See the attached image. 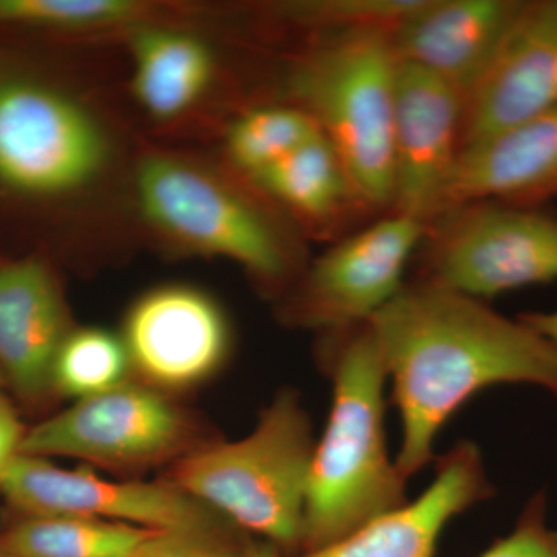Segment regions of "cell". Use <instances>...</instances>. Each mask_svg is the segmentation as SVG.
<instances>
[{
	"mask_svg": "<svg viewBox=\"0 0 557 557\" xmlns=\"http://www.w3.org/2000/svg\"><path fill=\"white\" fill-rule=\"evenodd\" d=\"M421 0H322L289 7L293 17L335 32L379 28L394 32Z\"/></svg>",
	"mask_w": 557,
	"mask_h": 557,
	"instance_id": "cb8c5ba5",
	"label": "cell"
},
{
	"mask_svg": "<svg viewBox=\"0 0 557 557\" xmlns=\"http://www.w3.org/2000/svg\"><path fill=\"white\" fill-rule=\"evenodd\" d=\"M132 370L156 391H182L214 375L230 350L222 310L196 288L171 285L149 292L124 322Z\"/></svg>",
	"mask_w": 557,
	"mask_h": 557,
	"instance_id": "8fae6325",
	"label": "cell"
},
{
	"mask_svg": "<svg viewBox=\"0 0 557 557\" xmlns=\"http://www.w3.org/2000/svg\"><path fill=\"white\" fill-rule=\"evenodd\" d=\"M0 557H16L13 555V553L10 552V549H7L3 547L2 544H0Z\"/></svg>",
	"mask_w": 557,
	"mask_h": 557,
	"instance_id": "f546056e",
	"label": "cell"
},
{
	"mask_svg": "<svg viewBox=\"0 0 557 557\" xmlns=\"http://www.w3.org/2000/svg\"><path fill=\"white\" fill-rule=\"evenodd\" d=\"M248 557H284L274 545L259 539H252L249 545Z\"/></svg>",
	"mask_w": 557,
	"mask_h": 557,
	"instance_id": "f1b7e54d",
	"label": "cell"
},
{
	"mask_svg": "<svg viewBox=\"0 0 557 557\" xmlns=\"http://www.w3.org/2000/svg\"><path fill=\"white\" fill-rule=\"evenodd\" d=\"M403 424L395 463L406 480L435 458L443 426L496 384H531L557 397V350L522 319L434 282H406L368 324Z\"/></svg>",
	"mask_w": 557,
	"mask_h": 557,
	"instance_id": "6da1fadb",
	"label": "cell"
},
{
	"mask_svg": "<svg viewBox=\"0 0 557 557\" xmlns=\"http://www.w3.org/2000/svg\"><path fill=\"white\" fill-rule=\"evenodd\" d=\"M152 533L83 516H20L0 544L16 557H135Z\"/></svg>",
	"mask_w": 557,
	"mask_h": 557,
	"instance_id": "d6986e66",
	"label": "cell"
},
{
	"mask_svg": "<svg viewBox=\"0 0 557 557\" xmlns=\"http://www.w3.org/2000/svg\"><path fill=\"white\" fill-rule=\"evenodd\" d=\"M138 104L157 120H172L203 97L214 76L207 44L188 33L141 27L131 39Z\"/></svg>",
	"mask_w": 557,
	"mask_h": 557,
	"instance_id": "ac0fdd59",
	"label": "cell"
},
{
	"mask_svg": "<svg viewBox=\"0 0 557 557\" xmlns=\"http://www.w3.org/2000/svg\"><path fill=\"white\" fill-rule=\"evenodd\" d=\"M557 196V106L460 149L435 218L475 201L537 207Z\"/></svg>",
	"mask_w": 557,
	"mask_h": 557,
	"instance_id": "2e32d148",
	"label": "cell"
},
{
	"mask_svg": "<svg viewBox=\"0 0 557 557\" xmlns=\"http://www.w3.org/2000/svg\"><path fill=\"white\" fill-rule=\"evenodd\" d=\"M25 429H22L16 410L0 392V487L11 465L21 456V443Z\"/></svg>",
	"mask_w": 557,
	"mask_h": 557,
	"instance_id": "4316f807",
	"label": "cell"
},
{
	"mask_svg": "<svg viewBox=\"0 0 557 557\" xmlns=\"http://www.w3.org/2000/svg\"><path fill=\"white\" fill-rule=\"evenodd\" d=\"M135 186L145 218L171 239L233 260L262 282L287 276V249L270 220L219 180L153 156L139 164Z\"/></svg>",
	"mask_w": 557,
	"mask_h": 557,
	"instance_id": "5b68a950",
	"label": "cell"
},
{
	"mask_svg": "<svg viewBox=\"0 0 557 557\" xmlns=\"http://www.w3.org/2000/svg\"><path fill=\"white\" fill-rule=\"evenodd\" d=\"M5 386V381H3L2 373H0V387Z\"/></svg>",
	"mask_w": 557,
	"mask_h": 557,
	"instance_id": "4dcf8cb0",
	"label": "cell"
},
{
	"mask_svg": "<svg viewBox=\"0 0 557 557\" xmlns=\"http://www.w3.org/2000/svg\"><path fill=\"white\" fill-rule=\"evenodd\" d=\"M398 57L391 32L336 33L300 69L306 112L335 149L351 193L394 203V108Z\"/></svg>",
	"mask_w": 557,
	"mask_h": 557,
	"instance_id": "277c9868",
	"label": "cell"
},
{
	"mask_svg": "<svg viewBox=\"0 0 557 557\" xmlns=\"http://www.w3.org/2000/svg\"><path fill=\"white\" fill-rule=\"evenodd\" d=\"M420 220L395 212L317 260L292 306L300 324L343 335L364 327L397 296L418 242Z\"/></svg>",
	"mask_w": 557,
	"mask_h": 557,
	"instance_id": "30bf717a",
	"label": "cell"
},
{
	"mask_svg": "<svg viewBox=\"0 0 557 557\" xmlns=\"http://www.w3.org/2000/svg\"><path fill=\"white\" fill-rule=\"evenodd\" d=\"M336 336L325 364L332 406L311 457L299 553L335 544L408 504V480L388 456L379 347L368 325Z\"/></svg>",
	"mask_w": 557,
	"mask_h": 557,
	"instance_id": "7a4b0ae2",
	"label": "cell"
},
{
	"mask_svg": "<svg viewBox=\"0 0 557 557\" xmlns=\"http://www.w3.org/2000/svg\"><path fill=\"white\" fill-rule=\"evenodd\" d=\"M322 132L304 109L260 108L240 116L228 132V152L237 168L255 178Z\"/></svg>",
	"mask_w": 557,
	"mask_h": 557,
	"instance_id": "7402d4cb",
	"label": "cell"
},
{
	"mask_svg": "<svg viewBox=\"0 0 557 557\" xmlns=\"http://www.w3.org/2000/svg\"><path fill=\"white\" fill-rule=\"evenodd\" d=\"M252 539L233 531H153L135 557H248Z\"/></svg>",
	"mask_w": 557,
	"mask_h": 557,
	"instance_id": "d4e9b609",
	"label": "cell"
},
{
	"mask_svg": "<svg viewBox=\"0 0 557 557\" xmlns=\"http://www.w3.org/2000/svg\"><path fill=\"white\" fill-rule=\"evenodd\" d=\"M520 5L522 0H421L391 33L395 53L467 100L496 58Z\"/></svg>",
	"mask_w": 557,
	"mask_h": 557,
	"instance_id": "9a60e30c",
	"label": "cell"
},
{
	"mask_svg": "<svg viewBox=\"0 0 557 557\" xmlns=\"http://www.w3.org/2000/svg\"><path fill=\"white\" fill-rule=\"evenodd\" d=\"M0 493L21 516H83L150 531L239 530L175 483L113 482L40 457H17Z\"/></svg>",
	"mask_w": 557,
	"mask_h": 557,
	"instance_id": "9c48e42d",
	"label": "cell"
},
{
	"mask_svg": "<svg viewBox=\"0 0 557 557\" xmlns=\"http://www.w3.org/2000/svg\"><path fill=\"white\" fill-rule=\"evenodd\" d=\"M519 318L527 322L530 327L536 330L537 333H541L557 350V310L533 311V313L520 314Z\"/></svg>",
	"mask_w": 557,
	"mask_h": 557,
	"instance_id": "83f0119b",
	"label": "cell"
},
{
	"mask_svg": "<svg viewBox=\"0 0 557 557\" xmlns=\"http://www.w3.org/2000/svg\"><path fill=\"white\" fill-rule=\"evenodd\" d=\"M188 417L160 391L129 383L78 399L25 431L21 456L78 458L97 467L138 469L189 453Z\"/></svg>",
	"mask_w": 557,
	"mask_h": 557,
	"instance_id": "ba28073f",
	"label": "cell"
},
{
	"mask_svg": "<svg viewBox=\"0 0 557 557\" xmlns=\"http://www.w3.org/2000/svg\"><path fill=\"white\" fill-rule=\"evenodd\" d=\"M255 180L282 203L310 218L329 215L351 190L339 157L322 134Z\"/></svg>",
	"mask_w": 557,
	"mask_h": 557,
	"instance_id": "ffe728a7",
	"label": "cell"
},
{
	"mask_svg": "<svg viewBox=\"0 0 557 557\" xmlns=\"http://www.w3.org/2000/svg\"><path fill=\"white\" fill-rule=\"evenodd\" d=\"M423 281L487 299L557 278V219L537 207L475 201L438 218Z\"/></svg>",
	"mask_w": 557,
	"mask_h": 557,
	"instance_id": "8992f818",
	"label": "cell"
},
{
	"mask_svg": "<svg viewBox=\"0 0 557 557\" xmlns=\"http://www.w3.org/2000/svg\"><path fill=\"white\" fill-rule=\"evenodd\" d=\"M131 372L121 336L102 329L70 330L54 357L51 387L78 401L129 383Z\"/></svg>",
	"mask_w": 557,
	"mask_h": 557,
	"instance_id": "44dd1931",
	"label": "cell"
},
{
	"mask_svg": "<svg viewBox=\"0 0 557 557\" xmlns=\"http://www.w3.org/2000/svg\"><path fill=\"white\" fill-rule=\"evenodd\" d=\"M465 100L426 70L398 60L394 108L395 212L434 220L461 145Z\"/></svg>",
	"mask_w": 557,
	"mask_h": 557,
	"instance_id": "7c38bea8",
	"label": "cell"
},
{
	"mask_svg": "<svg viewBox=\"0 0 557 557\" xmlns=\"http://www.w3.org/2000/svg\"><path fill=\"white\" fill-rule=\"evenodd\" d=\"M57 278L38 259L0 263V373L20 397L50 392L51 369L70 332Z\"/></svg>",
	"mask_w": 557,
	"mask_h": 557,
	"instance_id": "e0dca14e",
	"label": "cell"
},
{
	"mask_svg": "<svg viewBox=\"0 0 557 557\" xmlns=\"http://www.w3.org/2000/svg\"><path fill=\"white\" fill-rule=\"evenodd\" d=\"M313 428L298 392H278L256 428L180 458L174 483L220 518L274 545L284 557L302 545Z\"/></svg>",
	"mask_w": 557,
	"mask_h": 557,
	"instance_id": "3957f363",
	"label": "cell"
},
{
	"mask_svg": "<svg viewBox=\"0 0 557 557\" xmlns=\"http://www.w3.org/2000/svg\"><path fill=\"white\" fill-rule=\"evenodd\" d=\"M108 143L79 102L35 81H0V185L30 197H60L89 185Z\"/></svg>",
	"mask_w": 557,
	"mask_h": 557,
	"instance_id": "52a82bcc",
	"label": "cell"
},
{
	"mask_svg": "<svg viewBox=\"0 0 557 557\" xmlns=\"http://www.w3.org/2000/svg\"><path fill=\"white\" fill-rule=\"evenodd\" d=\"M148 13L134 0H0V24L61 32L116 27Z\"/></svg>",
	"mask_w": 557,
	"mask_h": 557,
	"instance_id": "603a6c76",
	"label": "cell"
},
{
	"mask_svg": "<svg viewBox=\"0 0 557 557\" xmlns=\"http://www.w3.org/2000/svg\"><path fill=\"white\" fill-rule=\"evenodd\" d=\"M547 494H534L507 536L479 557H557V530L548 525Z\"/></svg>",
	"mask_w": 557,
	"mask_h": 557,
	"instance_id": "484cf974",
	"label": "cell"
},
{
	"mask_svg": "<svg viewBox=\"0 0 557 557\" xmlns=\"http://www.w3.org/2000/svg\"><path fill=\"white\" fill-rule=\"evenodd\" d=\"M557 106V0L522 5L465 100L460 149Z\"/></svg>",
	"mask_w": 557,
	"mask_h": 557,
	"instance_id": "4fadbf2b",
	"label": "cell"
},
{
	"mask_svg": "<svg viewBox=\"0 0 557 557\" xmlns=\"http://www.w3.org/2000/svg\"><path fill=\"white\" fill-rule=\"evenodd\" d=\"M493 494L478 445L458 442L437 458L434 480L416 500L335 544L292 557H435L440 536L450 520Z\"/></svg>",
	"mask_w": 557,
	"mask_h": 557,
	"instance_id": "5bb4252c",
	"label": "cell"
}]
</instances>
